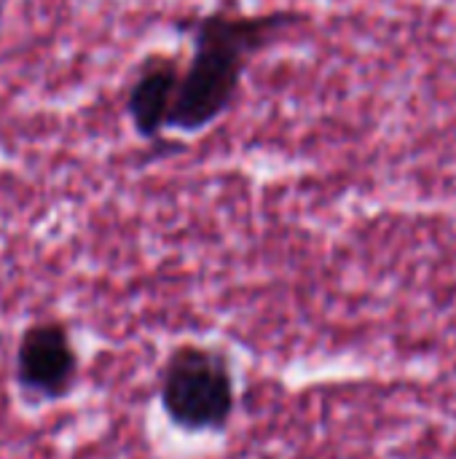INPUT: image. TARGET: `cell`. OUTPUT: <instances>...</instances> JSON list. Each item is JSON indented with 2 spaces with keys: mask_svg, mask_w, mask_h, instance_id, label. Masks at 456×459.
<instances>
[{
  "mask_svg": "<svg viewBox=\"0 0 456 459\" xmlns=\"http://www.w3.org/2000/svg\"><path fill=\"white\" fill-rule=\"evenodd\" d=\"M293 13H245L215 8L194 22V51L180 65L169 132L196 134L212 126L237 100L250 56L261 51Z\"/></svg>",
  "mask_w": 456,
  "mask_h": 459,
  "instance_id": "1",
  "label": "cell"
},
{
  "mask_svg": "<svg viewBox=\"0 0 456 459\" xmlns=\"http://www.w3.org/2000/svg\"><path fill=\"white\" fill-rule=\"evenodd\" d=\"M231 377L223 358L185 347L164 371V406L185 428H215L231 411Z\"/></svg>",
  "mask_w": 456,
  "mask_h": 459,
  "instance_id": "2",
  "label": "cell"
},
{
  "mask_svg": "<svg viewBox=\"0 0 456 459\" xmlns=\"http://www.w3.org/2000/svg\"><path fill=\"white\" fill-rule=\"evenodd\" d=\"M180 62L167 54H151L129 89V118L142 140H159L169 132Z\"/></svg>",
  "mask_w": 456,
  "mask_h": 459,
  "instance_id": "3",
  "label": "cell"
},
{
  "mask_svg": "<svg viewBox=\"0 0 456 459\" xmlns=\"http://www.w3.org/2000/svg\"><path fill=\"white\" fill-rule=\"evenodd\" d=\"M73 368L75 355L67 342V333L59 325L48 323L27 331L19 350V371L30 387H38L43 393H59L70 382Z\"/></svg>",
  "mask_w": 456,
  "mask_h": 459,
  "instance_id": "4",
  "label": "cell"
}]
</instances>
